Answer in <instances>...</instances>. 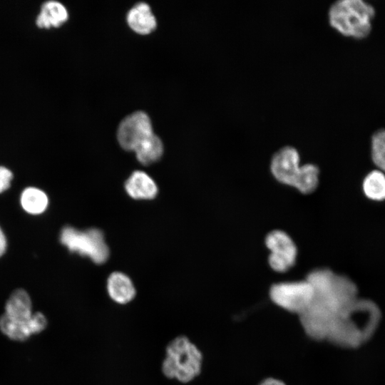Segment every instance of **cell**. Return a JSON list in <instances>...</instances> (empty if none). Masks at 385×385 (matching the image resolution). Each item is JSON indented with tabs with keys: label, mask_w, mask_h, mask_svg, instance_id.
<instances>
[{
	"label": "cell",
	"mask_w": 385,
	"mask_h": 385,
	"mask_svg": "<svg viewBox=\"0 0 385 385\" xmlns=\"http://www.w3.org/2000/svg\"><path fill=\"white\" fill-rule=\"evenodd\" d=\"M306 279L313 289L311 304L334 316L351 317L353 314L364 309L369 304L368 301L357 299L356 286L349 278L329 269L313 270Z\"/></svg>",
	"instance_id": "cell-1"
},
{
	"label": "cell",
	"mask_w": 385,
	"mask_h": 385,
	"mask_svg": "<svg viewBox=\"0 0 385 385\" xmlns=\"http://www.w3.org/2000/svg\"><path fill=\"white\" fill-rule=\"evenodd\" d=\"M375 14L373 5L364 0H339L329 6L328 19L342 35L361 39L370 34Z\"/></svg>",
	"instance_id": "cell-2"
},
{
	"label": "cell",
	"mask_w": 385,
	"mask_h": 385,
	"mask_svg": "<svg viewBox=\"0 0 385 385\" xmlns=\"http://www.w3.org/2000/svg\"><path fill=\"white\" fill-rule=\"evenodd\" d=\"M202 355L198 348L186 337L172 340L166 348V356L162 364L164 375L188 383L201 371Z\"/></svg>",
	"instance_id": "cell-3"
},
{
	"label": "cell",
	"mask_w": 385,
	"mask_h": 385,
	"mask_svg": "<svg viewBox=\"0 0 385 385\" xmlns=\"http://www.w3.org/2000/svg\"><path fill=\"white\" fill-rule=\"evenodd\" d=\"M59 240L69 252L87 257L96 264L104 263L108 258V247L98 229L78 230L68 225L62 228Z\"/></svg>",
	"instance_id": "cell-4"
},
{
	"label": "cell",
	"mask_w": 385,
	"mask_h": 385,
	"mask_svg": "<svg viewBox=\"0 0 385 385\" xmlns=\"http://www.w3.org/2000/svg\"><path fill=\"white\" fill-rule=\"evenodd\" d=\"M270 297L277 306L299 315L311 305L313 299V289L306 279L300 281L279 282L270 287Z\"/></svg>",
	"instance_id": "cell-5"
},
{
	"label": "cell",
	"mask_w": 385,
	"mask_h": 385,
	"mask_svg": "<svg viewBox=\"0 0 385 385\" xmlns=\"http://www.w3.org/2000/svg\"><path fill=\"white\" fill-rule=\"evenodd\" d=\"M265 245L270 250L268 262L277 272H284L294 266L297 256V248L285 232L276 230L267 234Z\"/></svg>",
	"instance_id": "cell-6"
},
{
	"label": "cell",
	"mask_w": 385,
	"mask_h": 385,
	"mask_svg": "<svg viewBox=\"0 0 385 385\" xmlns=\"http://www.w3.org/2000/svg\"><path fill=\"white\" fill-rule=\"evenodd\" d=\"M299 154L292 146H284L272 156L270 170L279 183L297 189L303 173V165H299Z\"/></svg>",
	"instance_id": "cell-7"
},
{
	"label": "cell",
	"mask_w": 385,
	"mask_h": 385,
	"mask_svg": "<svg viewBox=\"0 0 385 385\" xmlns=\"http://www.w3.org/2000/svg\"><path fill=\"white\" fill-rule=\"evenodd\" d=\"M151 121L143 111H136L125 118L119 125L117 138L120 146L134 151L147 137L153 134Z\"/></svg>",
	"instance_id": "cell-8"
},
{
	"label": "cell",
	"mask_w": 385,
	"mask_h": 385,
	"mask_svg": "<svg viewBox=\"0 0 385 385\" xmlns=\"http://www.w3.org/2000/svg\"><path fill=\"white\" fill-rule=\"evenodd\" d=\"M299 317L307 335L314 340L322 341L327 339L330 326L337 317L311 304Z\"/></svg>",
	"instance_id": "cell-9"
},
{
	"label": "cell",
	"mask_w": 385,
	"mask_h": 385,
	"mask_svg": "<svg viewBox=\"0 0 385 385\" xmlns=\"http://www.w3.org/2000/svg\"><path fill=\"white\" fill-rule=\"evenodd\" d=\"M128 195L136 200H151L155 197L158 189L156 183L146 173L134 171L125 183Z\"/></svg>",
	"instance_id": "cell-10"
},
{
	"label": "cell",
	"mask_w": 385,
	"mask_h": 385,
	"mask_svg": "<svg viewBox=\"0 0 385 385\" xmlns=\"http://www.w3.org/2000/svg\"><path fill=\"white\" fill-rule=\"evenodd\" d=\"M33 313L32 301L29 293L23 289L14 290L6 302L4 314L12 319L26 322Z\"/></svg>",
	"instance_id": "cell-11"
},
{
	"label": "cell",
	"mask_w": 385,
	"mask_h": 385,
	"mask_svg": "<svg viewBox=\"0 0 385 385\" xmlns=\"http://www.w3.org/2000/svg\"><path fill=\"white\" fill-rule=\"evenodd\" d=\"M68 19L66 8L57 1H45L41 6L36 19V25L39 29L58 28Z\"/></svg>",
	"instance_id": "cell-12"
},
{
	"label": "cell",
	"mask_w": 385,
	"mask_h": 385,
	"mask_svg": "<svg viewBox=\"0 0 385 385\" xmlns=\"http://www.w3.org/2000/svg\"><path fill=\"white\" fill-rule=\"evenodd\" d=\"M107 291L116 303L124 304L132 301L136 294L131 279L119 272L112 273L107 280Z\"/></svg>",
	"instance_id": "cell-13"
},
{
	"label": "cell",
	"mask_w": 385,
	"mask_h": 385,
	"mask_svg": "<svg viewBox=\"0 0 385 385\" xmlns=\"http://www.w3.org/2000/svg\"><path fill=\"white\" fill-rule=\"evenodd\" d=\"M129 26L136 33L148 34L156 27V20L148 4L140 2L132 8L127 14Z\"/></svg>",
	"instance_id": "cell-14"
},
{
	"label": "cell",
	"mask_w": 385,
	"mask_h": 385,
	"mask_svg": "<svg viewBox=\"0 0 385 385\" xmlns=\"http://www.w3.org/2000/svg\"><path fill=\"white\" fill-rule=\"evenodd\" d=\"M19 202L24 212L31 215H39L46 212L49 199L41 189L29 186L25 188L20 194Z\"/></svg>",
	"instance_id": "cell-15"
},
{
	"label": "cell",
	"mask_w": 385,
	"mask_h": 385,
	"mask_svg": "<svg viewBox=\"0 0 385 385\" xmlns=\"http://www.w3.org/2000/svg\"><path fill=\"white\" fill-rule=\"evenodd\" d=\"M136 158L143 165L158 160L163 153L161 140L154 133L144 139L135 149Z\"/></svg>",
	"instance_id": "cell-16"
},
{
	"label": "cell",
	"mask_w": 385,
	"mask_h": 385,
	"mask_svg": "<svg viewBox=\"0 0 385 385\" xmlns=\"http://www.w3.org/2000/svg\"><path fill=\"white\" fill-rule=\"evenodd\" d=\"M362 189L364 195L370 200H385V173L377 169L369 173L364 179Z\"/></svg>",
	"instance_id": "cell-17"
},
{
	"label": "cell",
	"mask_w": 385,
	"mask_h": 385,
	"mask_svg": "<svg viewBox=\"0 0 385 385\" xmlns=\"http://www.w3.org/2000/svg\"><path fill=\"white\" fill-rule=\"evenodd\" d=\"M27 321L12 319L3 314L0 317V331L13 341L24 342L32 336Z\"/></svg>",
	"instance_id": "cell-18"
},
{
	"label": "cell",
	"mask_w": 385,
	"mask_h": 385,
	"mask_svg": "<svg viewBox=\"0 0 385 385\" xmlns=\"http://www.w3.org/2000/svg\"><path fill=\"white\" fill-rule=\"evenodd\" d=\"M371 156L379 170L385 173V129L376 130L371 138Z\"/></svg>",
	"instance_id": "cell-19"
},
{
	"label": "cell",
	"mask_w": 385,
	"mask_h": 385,
	"mask_svg": "<svg viewBox=\"0 0 385 385\" xmlns=\"http://www.w3.org/2000/svg\"><path fill=\"white\" fill-rule=\"evenodd\" d=\"M27 322L32 335L43 332L48 324L46 316L40 312H34Z\"/></svg>",
	"instance_id": "cell-20"
},
{
	"label": "cell",
	"mask_w": 385,
	"mask_h": 385,
	"mask_svg": "<svg viewBox=\"0 0 385 385\" xmlns=\"http://www.w3.org/2000/svg\"><path fill=\"white\" fill-rule=\"evenodd\" d=\"M13 178L12 171L6 166L0 165V194L11 187Z\"/></svg>",
	"instance_id": "cell-21"
},
{
	"label": "cell",
	"mask_w": 385,
	"mask_h": 385,
	"mask_svg": "<svg viewBox=\"0 0 385 385\" xmlns=\"http://www.w3.org/2000/svg\"><path fill=\"white\" fill-rule=\"evenodd\" d=\"M7 238L6 236L0 226V257H1L6 252L7 249Z\"/></svg>",
	"instance_id": "cell-22"
},
{
	"label": "cell",
	"mask_w": 385,
	"mask_h": 385,
	"mask_svg": "<svg viewBox=\"0 0 385 385\" xmlns=\"http://www.w3.org/2000/svg\"><path fill=\"white\" fill-rule=\"evenodd\" d=\"M259 385H285V384L277 379L267 378L262 381Z\"/></svg>",
	"instance_id": "cell-23"
}]
</instances>
